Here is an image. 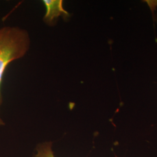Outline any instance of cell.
Masks as SVG:
<instances>
[{"mask_svg":"<svg viewBox=\"0 0 157 157\" xmlns=\"http://www.w3.org/2000/svg\"><path fill=\"white\" fill-rule=\"evenodd\" d=\"M152 11L154 10L157 6V0H147L145 1Z\"/></svg>","mask_w":157,"mask_h":157,"instance_id":"obj_4","label":"cell"},{"mask_svg":"<svg viewBox=\"0 0 157 157\" xmlns=\"http://www.w3.org/2000/svg\"><path fill=\"white\" fill-rule=\"evenodd\" d=\"M28 32L16 27L0 29V105L2 103L1 86L4 72L11 62L22 58L30 47ZM0 118V125L4 124Z\"/></svg>","mask_w":157,"mask_h":157,"instance_id":"obj_1","label":"cell"},{"mask_svg":"<svg viewBox=\"0 0 157 157\" xmlns=\"http://www.w3.org/2000/svg\"><path fill=\"white\" fill-rule=\"evenodd\" d=\"M51 145V143H45L40 144L37 148V153L34 157H54Z\"/></svg>","mask_w":157,"mask_h":157,"instance_id":"obj_3","label":"cell"},{"mask_svg":"<svg viewBox=\"0 0 157 157\" xmlns=\"http://www.w3.org/2000/svg\"><path fill=\"white\" fill-rule=\"evenodd\" d=\"M46 13L44 21L48 25H53L54 22L59 17H69V13L63 6L62 0H44Z\"/></svg>","mask_w":157,"mask_h":157,"instance_id":"obj_2","label":"cell"}]
</instances>
